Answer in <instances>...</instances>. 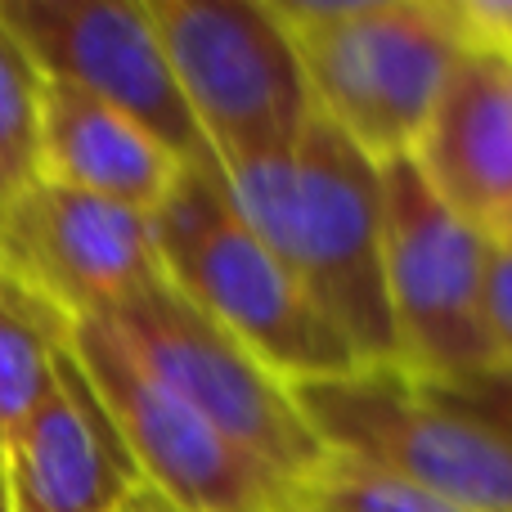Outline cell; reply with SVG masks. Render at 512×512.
<instances>
[{
  "instance_id": "obj_10",
  "label": "cell",
  "mask_w": 512,
  "mask_h": 512,
  "mask_svg": "<svg viewBox=\"0 0 512 512\" xmlns=\"http://www.w3.org/2000/svg\"><path fill=\"white\" fill-rule=\"evenodd\" d=\"M0 265L63 319L108 315L162 274L149 212L36 180L5 207Z\"/></svg>"
},
{
  "instance_id": "obj_23",
  "label": "cell",
  "mask_w": 512,
  "mask_h": 512,
  "mask_svg": "<svg viewBox=\"0 0 512 512\" xmlns=\"http://www.w3.org/2000/svg\"><path fill=\"white\" fill-rule=\"evenodd\" d=\"M0 230H5V203H0Z\"/></svg>"
},
{
  "instance_id": "obj_15",
  "label": "cell",
  "mask_w": 512,
  "mask_h": 512,
  "mask_svg": "<svg viewBox=\"0 0 512 512\" xmlns=\"http://www.w3.org/2000/svg\"><path fill=\"white\" fill-rule=\"evenodd\" d=\"M45 72L0 9V203H18L41 180Z\"/></svg>"
},
{
  "instance_id": "obj_14",
  "label": "cell",
  "mask_w": 512,
  "mask_h": 512,
  "mask_svg": "<svg viewBox=\"0 0 512 512\" xmlns=\"http://www.w3.org/2000/svg\"><path fill=\"white\" fill-rule=\"evenodd\" d=\"M63 337L68 319L0 265V454L41 409Z\"/></svg>"
},
{
  "instance_id": "obj_5",
  "label": "cell",
  "mask_w": 512,
  "mask_h": 512,
  "mask_svg": "<svg viewBox=\"0 0 512 512\" xmlns=\"http://www.w3.org/2000/svg\"><path fill=\"white\" fill-rule=\"evenodd\" d=\"M292 400L324 454L382 468L468 512H512V436L400 364L297 382Z\"/></svg>"
},
{
  "instance_id": "obj_24",
  "label": "cell",
  "mask_w": 512,
  "mask_h": 512,
  "mask_svg": "<svg viewBox=\"0 0 512 512\" xmlns=\"http://www.w3.org/2000/svg\"><path fill=\"white\" fill-rule=\"evenodd\" d=\"M504 54H508V50H504Z\"/></svg>"
},
{
  "instance_id": "obj_2",
  "label": "cell",
  "mask_w": 512,
  "mask_h": 512,
  "mask_svg": "<svg viewBox=\"0 0 512 512\" xmlns=\"http://www.w3.org/2000/svg\"><path fill=\"white\" fill-rule=\"evenodd\" d=\"M297 41L315 113L373 162L427 135L468 36L441 0H274Z\"/></svg>"
},
{
  "instance_id": "obj_13",
  "label": "cell",
  "mask_w": 512,
  "mask_h": 512,
  "mask_svg": "<svg viewBox=\"0 0 512 512\" xmlns=\"http://www.w3.org/2000/svg\"><path fill=\"white\" fill-rule=\"evenodd\" d=\"M185 171V162L140 122L45 77L41 180L153 216Z\"/></svg>"
},
{
  "instance_id": "obj_11",
  "label": "cell",
  "mask_w": 512,
  "mask_h": 512,
  "mask_svg": "<svg viewBox=\"0 0 512 512\" xmlns=\"http://www.w3.org/2000/svg\"><path fill=\"white\" fill-rule=\"evenodd\" d=\"M9 512H113L140 486L131 450L68 337L32 423L0 454Z\"/></svg>"
},
{
  "instance_id": "obj_19",
  "label": "cell",
  "mask_w": 512,
  "mask_h": 512,
  "mask_svg": "<svg viewBox=\"0 0 512 512\" xmlns=\"http://www.w3.org/2000/svg\"><path fill=\"white\" fill-rule=\"evenodd\" d=\"M113 512H185V508H180V504H171L167 495H158V490H153V486H144V481H140V486H135L131 495H126V499H122V504H117Z\"/></svg>"
},
{
  "instance_id": "obj_9",
  "label": "cell",
  "mask_w": 512,
  "mask_h": 512,
  "mask_svg": "<svg viewBox=\"0 0 512 512\" xmlns=\"http://www.w3.org/2000/svg\"><path fill=\"white\" fill-rule=\"evenodd\" d=\"M45 77L126 113L189 171H221L185 104L149 0H0Z\"/></svg>"
},
{
  "instance_id": "obj_1",
  "label": "cell",
  "mask_w": 512,
  "mask_h": 512,
  "mask_svg": "<svg viewBox=\"0 0 512 512\" xmlns=\"http://www.w3.org/2000/svg\"><path fill=\"white\" fill-rule=\"evenodd\" d=\"M221 176L239 216L288 265L360 369L396 364L378 162L315 113L288 153Z\"/></svg>"
},
{
  "instance_id": "obj_17",
  "label": "cell",
  "mask_w": 512,
  "mask_h": 512,
  "mask_svg": "<svg viewBox=\"0 0 512 512\" xmlns=\"http://www.w3.org/2000/svg\"><path fill=\"white\" fill-rule=\"evenodd\" d=\"M432 387V382H427ZM436 396H445L450 405H459L463 414L490 423L495 432L512 436V369H490L477 373L468 382H450V387H432Z\"/></svg>"
},
{
  "instance_id": "obj_3",
  "label": "cell",
  "mask_w": 512,
  "mask_h": 512,
  "mask_svg": "<svg viewBox=\"0 0 512 512\" xmlns=\"http://www.w3.org/2000/svg\"><path fill=\"white\" fill-rule=\"evenodd\" d=\"M153 230L171 288L248 346L274 378L297 387L360 369L288 265L239 216L221 171H185L153 212Z\"/></svg>"
},
{
  "instance_id": "obj_7",
  "label": "cell",
  "mask_w": 512,
  "mask_h": 512,
  "mask_svg": "<svg viewBox=\"0 0 512 512\" xmlns=\"http://www.w3.org/2000/svg\"><path fill=\"white\" fill-rule=\"evenodd\" d=\"M95 319H104L153 378L189 400L225 441L252 454L288 490L324 459V445L306 427L288 382L274 378L248 346L234 342L198 306H189L167 274L149 279Z\"/></svg>"
},
{
  "instance_id": "obj_4",
  "label": "cell",
  "mask_w": 512,
  "mask_h": 512,
  "mask_svg": "<svg viewBox=\"0 0 512 512\" xmlns=\"http://www.w3.org/2000/svg\"><path fill=\"white\" fill-rule=\"evenodd\" d=\"M378 171L396 364L432 387L504 369L486 306L495 239L463 221L414 158L378 162Z\"/></svg>"
},
{
  "instance_id": "obj_20",
  "label": "cell",
  "mask_w": 512,
  "mask_h": 512,
  "mask_svg": "<svg viewBox=\"0 0 512 512\" xmlns=\"http://www.w3.org/2000/svg\"><path fill=\"white\" fill-rule=\"evenodd\" d=\"M490 239H504V243H512V207H508V216H504V221H499V230L490 234Z\"/></svg>"
},
{
  "instance_id": "obj_16",
  "label": "cell",
  "mask_w": 512,
  "mask_h": 512,
  "mask_svg": "<svg viewBox=\"0 0 512 512\" xmlns=\"http://www.w3.org/2000/svg\"><path fill=\"white\" fill-rule=\"evenodd\" d=\"M288 495L301 512H468L414 481L337 454H324Z\"/></svg>"
},
{
  "instance_id": "obj_12",
  "label": "cell",
  "mask_w": 512,
  "mask_h": 512,
  "mask_svg": "<svg viewBox=\"0 0 512 512\" xmlns=\"http://www.w3.org/2000/svg\"><path fill=\"white\" fill-rule=\"evenodd\" d=\"M409 158L463 221L499 230L512 207V54L468 41Z\"/></svg>"
},
{
  "instance_id": "obj_8",
  "label": "cell",
  "mask_w": 512,
  "mask_h": 512,
  "mask_svg": "<svg viewBox=\"0 0 512 512\" xmlns=\"http://www.w3.org/2000/svg\"><path fill=\"white\" fill-rule=\"evenodd\" d=\"M68 346L113 414L144 486L185 512H274L288 499L274 472L153 378L104 319H68Z\"/></svg>"
},
{
  "instance_id": "obj_6",
  "label": "cell",
  "mask_w": 512,
  "mask_h": 512,
  "mask_svg": "<svg viewBox=\"0 0 512 512\" xmlns=\"http://www.w3.org/2000/svg\"><path fill=\"white\" fill-rule=\"evenodd\" d=\"M216 167L279 158L315 122L297 41L274 0H149Z\"/></svg>"
},
{
  "instance_id": "obj_21",
  "label": "cell",
  "mask_w": 512,
  "mask_h": 512,
  "mask_svg": "<svg viewBox=\"0 0 512 512\" xmlns=\"http://www.w3.org/2000/svg\"><path fill=\"white\" fill-rule=\"evenodd\" d=\"M0 512H9V495H5V472H0Z\"/></svg>"
},
{
  "instance_id": "obj_18",
  "label": "cell",
  "mask_w": 512,
  "mask_h": 512,
  "mask_svg": "<svg viewBox=\"0 0 512 512\" xmlns=\"http://www.w3.org/2000/svg\"><path fill=\"white\" fill-rule=\"evenodd\" d=\"M486 306H490V333H495L499 360H504V369H512V243L504 239H495V248H490Z\"/></svg>"
},
{
  "instance_id": "obj_22",
  "label": "cell",
  "mask_w": 512,
  "mask_h": 512,
  "mask_svg": "<svg viewBox=\"0 0 512 512\" xmlns=\"http://www.w3.org/2000/svg\"><path fill=\"white\" fill-rule=\"evenodd\" d=\"M274 512H301V508H297V504H292V495H288V499H283V504H279V508H274Z\"/></svg>"
}]
</instances>
